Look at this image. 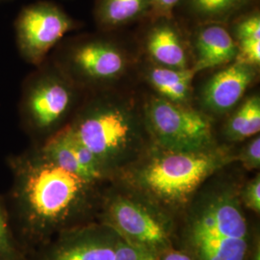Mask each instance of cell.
I'll use <instances>...</instances> for the list:
<instances>
[{
	"label": "cell",
	"mask_w": 260,
	"mask_h": 260,
	"mask_svg": "<svg viewBox=\"0 0 260 260\" xmlns=\"http://www.w3.org/2000/svg\"><path fill=\"white\" fill-rule=\"evenodd\" d=\"M111 181L152 145L143 112L120 96L95 93L82 101L67 124Z\"/></svg>",
	"instance_id": "277c9868"
},
{
	"label": "cell",
	"mask_w": 260,
	"mask_h": 260,
	"mask_svg": "<svg viewBox=\"0 0 260 260\" xmlns=\"http://www.w3.org/2000/svg\"><path fill=\"white\" fill-rule=\"evenodd\" d=\"M82 91L103 89L129 71V53L107 37L85 35L61 45L52 60Z\"/></svg>",
	"instance_id": "52a82bcc"
},
{
	"label": "cell",
	"mask_w": 260,
	"mask_h": 260,
	"mask_svg": "<svg viewBox=\"0 0 260 260\" xmlns=\"http://www.w3.org/2000/svg\"><path fill=\"white\" fill-rule=\"evenodd\" d=\"M196 74L192 68L178 70L162 66H149L145 71V78L156 94L172 103L190 105L192 82Z\"/></svg>",
	"instance_id": "2e32d148"
},
{
	"label": "cell",
	"mask_w": 260,
	"mask_h": 260,
	"mask_svg": "<svg viewBox=\"0 0 260 260\" xmlns=\"http://www.w3.org/2000/svg\"><path fill=\"white\" fill-rule=\"evenodd\" d=\"M236 163L247 171H258L260 168L259 134L247 140L241 149L236 150Z\"/></svg>",
	"instance_id": "7402d4cb"
},
{
	"label": "cell",
	"mask_w": 260,
	"mask_h": 260,
	"mask_svg": "<svg viewBox=\"0 0 260 260\" xmlns=\"http://www.w3.org/2000/svg\"><path fill=\"white\" fill-rule=\"evenodd\" d=\"M224 170L205 181L177 218L174 246L195 260H248L259 232L240 202L241 180Z\"/></svg>",
	"instance_id": "7a4b0ae2"
},
{
	"label": "cell",
	"mask_w": 260,
	"mask_h": 260,
	"mask_svg": "<svg viewBox=\"0 0 260 260\" xmlns=\"http://www.w3.org/2000/svg\"><path fill=\"white\" fill-rule=\"evenodd\" d=\"M193 35L195 58L192 70L196 75L226 66L234 62L238 55V47L226 24H195Z\"/></svg>",
	"instance_id": "5bb4252c"
},
{
	"label": "cell",
	"mask_w": 260,
	"mask_h": 260,
	"mask_svg": "<svg viewBox=\"0 0 260 260\" xmlns=\"http://www.w3.org/2000/svg\"><path fill=\"white\" fill-rule=\"evenodd\" d=\"M0 1H7V0H0Z\"/></svg>",
	"instance_id": "83f0119b"
},
{
	"label": "cell",
	"mask_w": 260,
	"mask_h": 260,
	"mask_svg": "<svg viewBox=\"0 0 260 260\" xmlns=\"http://www.w3.org/2000/svg\"><path fill=\"white\" fill-rule=\"evenodd\" d=\"M102 190L96 221L127 241L160 254L174 246L177 218L115 181Z\"/></svg>",
	"instance_id": "8992f818"
},
{
	"label": "cell",
	"mask_w": 260,
	"mask_h": 260,
	"mask_svg": "<svg viewBox=\"0 0 260 260\" xmlns=\"http://www.w3.org/2000/svg\"><path fill=\"white\" fill-rule=\"evenodd\" d=\"M23 81L19 121L34 146L65 127L82 103V91L53 61H45Z\"/></svg>",
	"instance_id": "5b68a950"
},
{
	"label": "cell",
	"mask_w": 260,
	"mask_h": 260,
	"mask_svg": "<svg viewBox=\"0 0 260 260\" xmlns=\"http://www.w3.org/2000/svg\"><path fill=\"white\" fill-rule=\"evenodd\" d=\"M259 130L260 98L254 94L236 106L223 127V138L229 144L241 143L259 134Z\"/></svg>",
	"instance_id": "ac0fdd59"
},
{
	"label": "cell",
	"mask_w": 260,
	"mask_h": 260,
	"mask_svg": "<svg viewBox=\"0 0 260 260\" xmlns=\"http://www.w3.org/2000/svg\"><path fill=\"white\" fill-rule=\"evenodd\" d=\"M145 47L153 64L185 70L192 68L184 34L177 16L145 19Z\"/></svg>",
	"instance_id": "4fadbf2b"
},
{
	"label": "cell",
	"mask_w": 260,
	"mask_h": 260,
	"mask_svg": "<svg viewBox=\"0 0 260 260\" xmlns=\"http://www.w3.org/2000/svg\"><path fill=\"white\" fill-rule=\"evenodd\" d=\"M12 175L6 205L28 256L58 233L96 221L101 184L59 167L32 146L7 159Z\"/></svg>",
	"instance_id": "6da1fadb"
},
{
	"label": "cell",
	"mask_w": 260,
	"mask_h": 260,
	"mask_svg": "<svg viewBox=\"0 0 260 260\" xmlns=\"http://www.w3.org/2000/svg\"><path fill=\"white\" fill-rule=\"evenodd\" d=\"M0 260H30L16 238L5 199L0 196Z\"/></svg>",
	"instance_id": "d6986e66"
},
{
	"label": "cell",
	"mask_w": 260,
	"mask_h": 260,
	"mask_svg": "<svg viewBox=\"0 0 260 260\" xmlns=\"http://www.w3.org/2000/svg\"><path fill=\"white\" fill-rule=\"evenodd\" d=\"M181 2L182 0H150V11L148 19L172 18L176 16Z\"/></svg>",
	"instance_id": "d4e9b609"
},
{
	"label": "cell",
	"mask_w": 260,
	"mask_h": 260,
	"mask_svg": "<svg viewBox=\"0 0 260 260\" xmlns=\"http://www.w3.org/2000/svg\"><path fill=\"white\" fill-rule=\"evenodd\" d=\"M239 198L243 207L247 211L259 215L260 213V175L257 173L250 180L242 182Z\"/></svg>",
	"instance_id": "603a6c76"
},
{
	"label": "cell",
	"mask_w": 260,
	"mask_h": 260,
	"mask_svg": "<svg viewBox=\"0 0 260 260\" xmlns=\"http://www.w3.org/2000/svg\"><path fill=\"white\" fill-rule=\"evenodd\" d=\"M158 260H195L187 251L177 247H171L159 254Z\"/></svg>",
	"instance_id": "484cf974"
},
{
	"label": "cell",
	"mask_w": 260,
	"mask_h": 260,
	"mask_svg": "<svg viewBox=\"0 0 260 260\" xmlns=\"http://www.w3.org/2000/svg\"><path fill=\"white\" fill-rule=\"evenodd\" d=\"M256 69L234 61L211 75L200 92L202 112L211 119V117L223 116L236 108L254 82L257 75Z\"/></svg>",
	"instance_id": "8fae6325"
},
{
	"label": "cell",
	"mask_w": 260,
	"mask_h": 260,
	"mask_svg": "<svg viewBox=\"0 0 260 260\" xmlns=\"http://www.w3.org/2000/svg\"><path fill=\"white\" fill-rule=\"evenodd\" d=\"M120 235L93 221L58 233L30 260H115Z\"/></svg>",
	"instance_id": "30bf717a"
},
{
	"label": "cell",
	"mask_w": 260,
	"mask_h": 260,
	"mask_svg": "<svg viewBox=\"0 0 260 260\" xmlns=\"http://www.w3.org/2000/svg\"><path fill=\"white\" fill-rule=\"evenodd\" d=\"M159 254L148 248L127 241L120 236L115 260H158Z\"/></svg>",
	"instance_id": "44dd1931"
},
{
	"label": "cell",
	"mask_w": 260,
	"mask_h": 260,
	"mask_svg": "<svg viewBox=\"0 0 260 260\" xmlns=\"http://www.w3.org/2000/svg\"><path fill=\"white\" fill-rule=\"evenodd\" d=\"M236 163V149L220 144L199 151H176L151 145L111 181L118 182L177 218L210 177Z\"/></svg>",
	"instance_id": "3957f363"
},
{
	"label": "cell",
	"mask_w": 260,
	"mask_h": 260,
	"mask_svg": "<svg viewBox=\"0 0 260 260\" xmlns=\"http://www.w3.org/2000/svg\"><path fill=\"white\" fill-rule=\"evenodd\" d=\"M150 0H95L93 19L103 32H111L148 19Z\"/></svg>",
	"instance_id": "e0dca14e"
},
{
	"label": "cell",
	"mask_w": 260,
	"mask_h": 260,
	"mask_svg": "<svg viewBox=\"0 0 260 260\" xmlns=\"http://www.w3.org/2000/svg\"><path fill=\"white\" fill-rule=\"evenodd\" d=\"M226 26L235 42L260 40V12L258 6L244 12Z\"/></svg>",
	"instance_id": "ffe728a7"
},
{
	"label": "cell",
	"mask_w": 260,
	"mask_h": 260,
	"mask_svg": "<svg viewBox=\"0 0 260 260\" xmlns=\"http://www.w3.org/2000/svg\"><path fill=\"white\" fill-rule=\"evenodd\" d=\"M143 117L153 146L176 151H199L220 145L211 119L191 105L172 103L159 95L145 102Z\"/></svg>",
	"instance_id": "ba28073f"
},
{
	"label": "cell",
	"mask_w": 260,
	"mask_h": 260,
	"mask_svg": "<svg viewBox=\"0 0 260 260\" xmlns=\"http://www.w3.org/2000/svg\"><path fill=\"white\" fill-rule=\"evenodd\" d=\"M37 147L50 161L76 176L96 184L108 181L96 158L68 125Z\"/></svg>",
	"instance_id": "7c38bea8"
},
{
	"label": "cell",
	"mask_w": 260,
	"mask_h": 260,
	"mask_svg": "<svg viewBox=\"0 0 260 260\" xmlns=\"http://www.w3.org/2000/svg\"><path fill=\"white\" fill-rule=\"evenodd\" d=\"M79 27L78 21L52 1L24 6L15 20V37L20 57L39 67L66 35Z\"/></svg>",
	"instance_id": "9c48e42d"
},
{
	"label": "cell",
	"mask_w": 260,
	"mask_h": 260,
	"mask_svg": "<svg viewBox=\"0 0 260 260\" xmlns=\"http://www.w3.org/2000/svg\"><path fill=\"white\" fill-rule=\"evenodd\" d=\"M238 55L235 61L258 68L260 64V40L237 42Z\"/></svg>",
	"instance_id": "cb8c5ba5"
},
{
	"label": "cell",
	"mask_w": 260,
	"mask_h": 260,
	"mask_svg": "<svg viewBox=\"0 0 260 260\" xmlns=\"http://www.w3.org/2000/svg\"><path fill=\"white\" fill-rule=\"evenodd\" d=\"M248 260H260V235L259 232L256 233L253 242L251 244V250Z\"/></svg>",
	"instance_id": "4316f807"
},
{
	"label": "cell",
	"mask_w": 260,
	"mask_h": 260,
	"mask_svg": "<svg viewBox=\"0 0 260 260\" xmlns=\"http://www.w3.org/2000/svg\"><path fill=\"white\" fill-rule=\"evenodd\" d=\"M257 2L258 0H182L177 13L181 11L194 24H228L244 12L257 6Z\"/></svg>",
	"instance_id": "9a60e30c"
}]
</instances>
